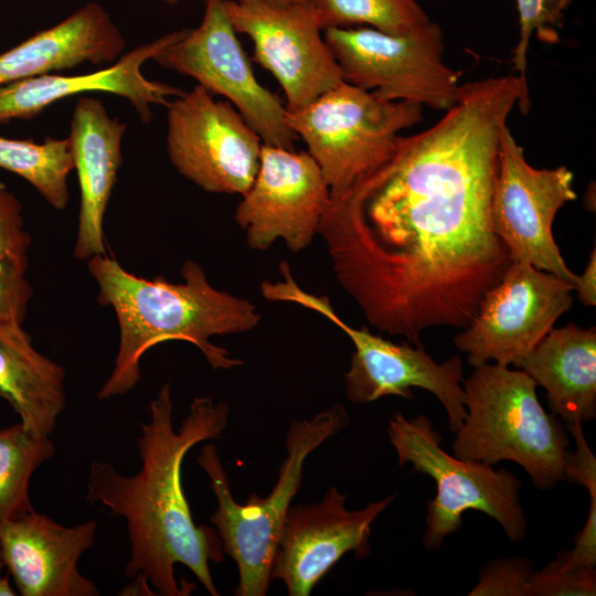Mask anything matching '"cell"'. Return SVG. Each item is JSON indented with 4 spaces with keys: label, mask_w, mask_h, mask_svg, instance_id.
Wrapping results in <instances>:
<instances>
[{
    "label": "cell",
    "mask_w": 596,
    "mask_h": 596,
    "mask_svg": "<svg viewBox=\"0 0 596 596\" xmlns=\"http://www.w3.org/2000/svg\"><path fill=\"white\" fill-rule=\"evenodd\" d=\"M329 200L322 172L307 151L263 145L258 172L234 220L253 249L264 251L281 238L299 252L318 234Z\"/></svg>",
    "instance_id": "cell-15"
},
{
    "label": "cell",
    "mask_w": 596,
    "mask_h": 596,
    "mask_svg": "<svg viewBox=\"0 0 596 596\" xmlns=\"http://www.w3.org/2000/svg\"><path fill=\"white\" fill-rule=\"evenodd\" d=\"M167 6H175L179 3L180 0H161ZM285 2H292V1H306V0H279ZM311 1H319V0H311Z\"/></svg>",
    "instance_id": "cell-33"
},
{
    "label": "cell",
    "mask_w": 596,
    "mask_h": 596,
    "mask_svg": "<svg viewBox=\"0 0 596 596\" xmlns=\"http://www.w3.org/2000/svg\"><path fill=\"white\" fill-rule=\"evenodd\" d=\"M574 482L584 486L589 493V510L582 531L576 535L574 549L557 555L564 568L596 567V459H579L573 471Z\"/></svg>",
    "instance_id": "cell-28"
},
{
    "label": "cell",
    "mask_w": 596,
    "mask_h": 596,
    "mask_svg": "<svg viewBox=\"0 0 596 596\" xmlns=\"http://www.w3.org/2000/svg\"><path fill=\"white\" fill-rule=\"evenodd\" d=\"M0 397L30 430L50 436L66 406L65 370L18 323H0Z\"/></svg>",
    "instance_id": "cell-22"
},
{
    "label": "cell",
    "mask_w": 596,
    "mask_h": 596,
    "mask_svg": "<svg viewBox=\"0 0 596 596\" xmlns=\"http://www.w3.org/2000/svg\"><path fill=\"white\" fill-rule=\"evenodd\" d=\"M279 270L281 279L260 285L266 300L291 302L313 310L340 328L353 343L354 352L344 374L345 393L351 402L366 404L384 396L413 400L411 389L418 387L441 403L451 433L460 428L466 416V396L459 355L437 363L422 344L394 343L372 334L366 328H353L338 316L327 296L304 290L295 280L288 263H280Z\"/></svg>",
    "instance_id": "cell-8"
},
{
    "label": "cell",
    "mask_w": 596,
    "mask_h": 596,
    "mask_svg": "<svg viewBox=\"0 0 596 596\" xmlns=\"http://www.w3.org/2000/svg\"><path fill=\"white\" fill-rule=\"evenodd\" d=\"M574 174L565 166L535 169L507 126L502 132L491 196L493 232L511 260L529 263L573 285L577 275L566 265L552 225L566 203L576 200Z\"/></svg>",
    "instance_id": "cell-13"
},
{
    "label": "cell",
    "mask_w": 596,
    "mask_h": 596,
    "mask_svg": "<svg viewBox=\"0 0 596 596\" xmlns=\"http://www.w3.org/2000/svg\"><path fill=\"white\" fill-rule=\"evenodd\" d=\"M349 424L345 408L333 404L310 419H296L289 425L277 481L270 493L262 498L252 493L242 504L234 500L226 471L214 444L202 447L198 465L207 475L217 501L210 515L220 536L223 552L237 565V596H264L270 581V568L281 530L294 497L300 489L304 464L327 439Z\"/></svg>",
    "instance_id": "cell-5"
},
{
    "label": "cell",
    "mask_w": 596,
    "mask_h": 596,
    "mask_svg": "<svg viewBox=\"0 0 596 596\" xmlns=\"http://www.w3.org/2000/svg\"><path fill=\"white\" fill-rule=\"evenodd\" d=\"M462 386L466 416L455 433L454 456L490 465L517 462L541 490L567 481V432L543 408L524 371L488 362L475 366Z\"/></svg>",
    "instance_id": "cell-4"
},
{
    "label": "cell",
    "mask_w": 596,
    "mask_h": 596,
    "mask_svg": "<svg viewBox=\"0 0 596 596\" xmlns=\"http://www.w3.org/2000/svg\"><path fill=\"white\" fill-rule=\"evenodd\" d=\"M87 267L98 287L97 301L114 310L119 328L114 369L97 393L99 400L134 390L142 355L162 342L195 345L214 370L243 364L211 338L253 330L260 313L251 301L213 287L199 263L182 264L181 283L139 277L106 254L89 258Z\"/></svg>",
    "instance_id": "cell-3"
},
{
    "label": "cell",
    "mask_w": 596,
    "mask_h": 596,
    "mask_svg": "<svg viewBox=\"0 0 596 596\" xmlns=\"http://www.w3.org/2000/svg\"><path fill=\"white\" fill-rule=\"evenodd\" d=\"M574 285L529 263L511 260L487 291L455 347L471 366L490 361L520 368L573 302Z\"/></svg>",
    "instance_id": "cell-14"
},
{
    "label": "cell",
    "mask_w": 596,
    "mask_h": 596,
    "mask_svg": "<svg viewBox=\"0 0 596 596\" xmlns=\"http://www.w3.org/2000/svg\"><path fill=\"white\" fill-rule=\"evenodd\" d=\"M573 0H515L519 39L512 52L513 72L526 78L528 53L532 36L545 44L560 42L565 12Z\"/></svg>",
    "instance_id": "cell-27"
},
{
    "label": "cell",
    "mask_w": 596,
    "mask_h": 596,
    "mask_svg": "<svg viewBox=\"0 0 596 596\" xmlns=\"http://www.w3.org/2000/svg\"><path fill=\"white\" fill-rule=\"evenodd\" d=\"M574 290L581 304L587 307L596 305V251L589 255V260L582 275H577Z\"/></svg>",
    "instance_id": "cell-31"
},
{
    "label": "cell",
    "mask_w": 596,
    "mask_h": 596,
    "mask_svg": "<svg viewBox=\"0 0 596 596\" xmlns=\"http://www.w3.org/2000/svg\"><path fill=\"white\" fill-rule=\"evenodd\" d=\"M595 567L564 568L555 558L530 576L529 596H594Z\"/></svg>",
    "instance_id": "cell-30"
},
{
    "label": "cell",
    "mask_w": 596,
    "mask_h": 596,
    "mask_svg": "<svg viewBox=\"0 0 596 596\" xmlns=\"http://www.w3.org/2000/svg\"><path fill=\"white\" fill-rule=\"evenodd\" d=\"M236 31L254 46V61L283 88L287 111H296L343 82L323 38L317 1L224 0Z\"/></svg>",
    "instance_id": "cell-12"
},
{
    "label": "cell",
    "mask_w": 596,
    "mask_h": 596,
    "mask_svg": "<svg viewBox=\"0 0 596 596\" xmlns=\"http://www.w3.org/2000/svg\"><path fill=\"white\" fill-rule=\"evenodd\" d=\"M532 563L521 556L489 560L469 596H529Z\"/></svg>",
    "instance_id": "cell-29"
},
{
    "label": "cell",
    "mask_w": 596,
    "mask_h": 596,
    "mask_svg": "<svg viewBox=\"0 0 596 596\" xmlns=\"http://www.w3.org/2000/svg\"><path fill=\"white\" fill-rule=\"evenodd\" d=\"M182 32L183 29L172 31L143 43L97 72L74 76L50 73L0 85V124L32 119L65 97L88 92H104L127 99L139 119L149 123L152 106L167 107L184 91L148 79L141 67L179 39Z\"/></svg>",
    "instance_id": "cell-18"
},
{
    "label": "cell",
    "mask_w": 596,
    "mask_h": 596,
    "mask_svg": "<svg viewBox=\"0 0 596 596\" xmlns=\"http://www.w3.org/2000/svg\"><path fill=\"white\" fill-rule=\"evenodd\" d=\"M126 40L99 3L82 6L57 24L0 54V85L74 68L84 63L113 64Z\"/></svg>",
    "instance_id": "cell-20"
},
{
    "label": "cell",
    "mask_w": 596,
    "mask_h": 596,
    "mask_svg": "<svg viewBox=\"0 0 596 596\" xmlns=\"http://www.w3.org/2000/svg\"><path fill=\"white\" fill-rule=\"evenodd\" d=\"M3 566H4V563H3L2 553H1V547H0V572H1V570L3 568Z\"/></svg>",
    "instance_id": "cell-34"
},
{
    "label": "cell",
    "mask_w": 596,
    "mask_h": 596,
    "mask_svg": "<svg viewBox=\"0 0 596 596\" xmlns=\"http://www.w3.org/2000/svg\"><path fill=\"white\" fill-rule=\"evenodd\" d=\"M323 38L343 82L389 102L446 111L459 97L460 73L444 61V34L432 20L408 33L370 26L330 28Z\"/></svg>",
    "instance_id": "cell-9"
},
{
    "label": "cell",
    "mask_w": 596,
    "mask_h": 596,
    "mask_svg": "<svg viewBox=\"0 0 596 596\" xmlns=\"http://www.w3.org/2000/svg\"><path fill=\"white\" fill-rule=\"evenodd\" d=\"M0 168L28 181L53 209L67 206V179L74 170L68 138L46 137L36 143L0 136Z\"/></svg>",
    "instance_id": "cell-24"
},
{
    "label": "cell",
    "mask_w": 596,
    "mask_h": 596,
    "mask_svg": "<svg viewBox=\"0 0 596 596\" xmlns=\"http://www.w3.org/2000/svg\"><path fill=\"white\" fill-rule=\"evenodd\" d=\"M394 498L390 494L363 509L348 510L345 494L332 486L317 503L290 505L278 536L270 581H281L289 596L310 595L344 554H370L371 526Z\"/></svg>",
    "instance_id": "cell-16"
},
{
    "label": "cell",
    "mask_w": 596,
    "mask_h": 596,
    "mask_svg": "<svg viewBox=\"0 0 596 596\" xmlns=\"http://www.w3.org/2000/svg\"><path fill=\"white\" fill-rule=\"evenodd\" d=\"M167 108V152L177 171L206 192L245 194L263 141L238 110L198 84Z\"/></svg>",
    "instance_id": "cell-11"
},
{
    "label": "cell",
    "mask_w": 596,
    "mask_h": 596,
    "mask_svg": "<svg viewBox=\"0 0 596 596\" xmlns=\"http://www.w3.org/2000/svg\"><path fill=\"white\" fill-rule=\"evenodd\" d=\"M54 454L50 436L36 434L21 422L0 429V525L34 510L31 477Z\"/></svg>",
    "instance_id": "cell-25"
},
{
    "label": "cell",
    "mask_w": 596,
    "mask_h": 596,
    "mask_svg": "<svg viewBox=\"0 0 596 596\" xmlns=\"http://www.w3.org/2000/svg\"><path fill=\"white\" fill-rule=\"evenodd\" d=\"M422 119L423 106L383 100L347 82L286 114L287 125L319 166L330 198L384 164L395 152L401 132Z\"/></svg>",
    "instance_id": "cell-6"
},
{
    "label": "cell",
    "mask_w": 596,
    "mask_h": 596,
    "mask_svg": "<svg viewBox=\"0 0 596 596\" xmlns=\"http://www.w3.org/2000/svg\"><path fill=\"white\" fill-rule=\"evenodd\" d=\"M204 14L194 29L155 58L161 67L196 81L212 95L226 98L260 137L263 145L295 150L297 139L286 120V107L256 78L228 15L224 0H203Z\"/></svg>",
    "instance_id": "cell-10"
},
{
    "label": "cell",
    "mask_w": 596,
    "mask_h": 596,
    "mask_svg": "<svg viewBox=\"0 0 596 596\" xmlns=\"http://www.w3.org/2000/svg\"><path fill=\"white\" fill-rule=\"evenodd\" d=\"M171 387L163 384L149 404V422L137 438L140 470L125 476L107 461L89 465L86 499L125 519L130 558L125 573L141 576L159 595H190L195 585L179 583L174 566H187L212 596H219L210 563L224 558L216 530L195 524L182 486V462L196 444L219 438L230 407L211 396L195 397L173 428Z\"/></svg>",
    "instance_id": "cell-2"
},
{
    "label": "cell",
    "mask_w": 596,
    "mask_h": 596,
    "mask_svg": "<svg viewBox=\"0 0 596 596\" xmlns=\"http://www.w3.org/2000/svg\"><path fill=\"white\" fill-rule=\"evenodd\" d=\"M387 435L398 466L411 464L413 471L429 476L436 483L423 536L426 550H439L444 539L461 528L467 510L492 518L511 542L524 539L526 519L520 500L521 481L514 473L447 454L440 446V434L422 414L412 419L400 412L394 414Z\"/></svg>",
    "instance_id": "cell-7"
},
{
    "label": "cell",
    "mask_w": 596,
    "mask_h": 596,
    "mask_svg": "<svg viewBox=\"0 0 596 596\" xmlns=\"http://www.w3.org/2000/svg\"><path fill=\"white\" fill-rule=\"evenodd\" d=\"M323 29L370 26L390 34H404L430 19L417 0H319Z\"/></svg>",
    "instance_id": "cell-26"
},
{
    "label": "cell",
    "mask_w": 596,
    "mask_h": 596,
    "mask_svg": "<svg viewBox=\"0 0 596 596\" xmlns=\"http://www.w3.org/2000/svg\"><path fill=\"white\" fill-rule=\"evenodd\" d=\"M30 246L22 204L0 178V323L23 324L25 319L32 298Z\"/></svg>",
    "instance_id": "cell-23"
},
{
    "label": "cell",
    "mask_w": 596,
    "mask_h": 596,
    "mask_svg": "<svg viewBox=\"0 0 596 596\" xmlns=\"http://www.w3.org/2000/svg\"><path fill=\"white\" fill-rule=\"evenodd\" d=\"M126 130L99 99L81 97L74 106L67 138L81 195L73 252L79 260L106 254L104 217L123 163Z\"/></svg>",
    "instance_id": "cell-19"
},
{
    "label": "cell",
    "mask_w": 596,
    "mask_h": 596,
    "mask_svg": "<svg viewBox=\"0 0 596 596\" xmlns=\"http://www.w3.org/2000/svg\"><path fill=\"white\" fill-rule=\"evenodd\" d=\"M525 96L515 75L461 84L428 129L330 198L318 234L338 283L377 330L419 345L432 327L464 329L511 263L493 232L500 139Z\"/></svg>",
    "instance_id": "cell-1"
},
{
    "label": "cell",
    "mask_w": 596,
    "mask_h": 596,
    "mask_svg": "<svg viewBox=\"0 0 596 596\" xmlns=\"http://www.w3.org/2000/svg\"><path fill=\"white\" fill-rule=\"evenodd\" d=\"M17 593L13 590L9 583L8 576H0V596H14Z\"/></svg>",
    "instance_id": "cell-32"
},
{
    "label": "cell",
    "mask_w": 596,
    "mask_h": 596,
    "mask_svg": "<svg viewBox=\"0 0 596 596\" xmlns=\"http://www.w3.org/2000/svg\"><path fill=\"white\" fill-rule=\"evenodd\" d=\"M545 391L552 414L566 426L596 417V328H552L520 368Z\"/></svg>",
    "instance_id": "cell-21"
},
{
    "label": "cell",
    "mask_w": 596,
    "mask_h": 596,
    "mask_svg": "<svg viewBox=\"0 0 596 596\" xmlns=\"http://www.w3.org/2000/svg\"><path fill=\"white\" fill-rule=\"evenodd\" d=\"M89 520L64 526L35 510L0 525L4 566L22 596H97L96 585L78 570L96 539Z\"/></svg>",
    "instance_id": "cell-17"
}]
</instances>
